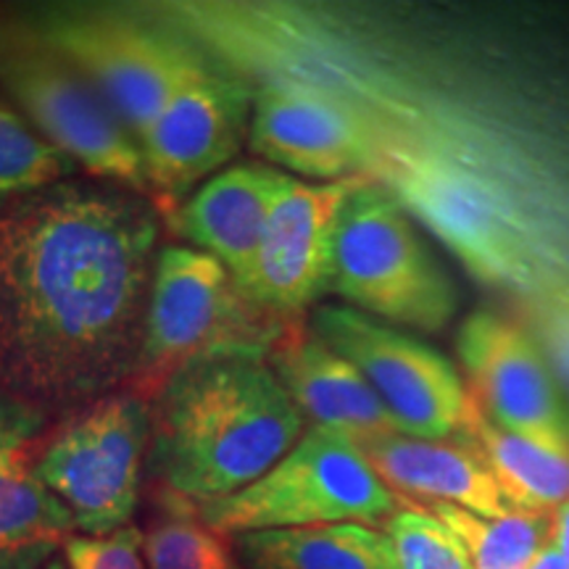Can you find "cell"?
<instances>
[{"mask_svg": "<svg viewBox=\"0 0 569 569\" xmlns=\"http://www.w3.org/2000/svg\"><path fill=\"white\" fill-rule=\"evenodd\" d=\"M161 209L67 180L0 211V393L77 411L138 372Z\"/></svg>", "mask_w": 569, "mask_h": 569, "instance_id": "6da1fadb", "label": "cell"}, {"mask_svg": "<svg viewBox=\"0 0 569 569\" xmlns=\"http://www.w3.org/2000/svg\"><path fill=\"white\" fill-rule=\"evenodd\" d=\"M306 427L261 356L193 361L151 398V469L169 493L217 501L264 478Z\"/></svg>", "mask_w": 569, "mask_h": 569, "instance_id": "7a4b0ae2", "label": "cell"}, {"mask_svg": "<svg viewBox=\"0 0 569 569\" xmlns=\"http://www.w3.org/2000/svg\"><path fill=\"white\" fill-rule=\"evenodd\" d=\"M48 46L96 88L132 138H146L174 90L209 63V53L138 3L19 6Z\"/></svg>", "mask_w": 569, "mask_h": 569, "instance_id": "3957f363", "label": "cell"}, {"mask_svg": "<svg viewBox=\"0 0 569 569\" xmlns=\"http://www.w3.org/2000/svg\"><path fill=\"white\" fill-rule=\"evenodd\" d=\"M298 319L251 301L213 256L190 246H161L138 372L127 388L151 401L177 369L193 361L224 356L267 359Z\"/></svg>", "mask_w": 569, "mask_h": 569, "instance_id": "277c9868", "label": "cell"}, {"mask_svg": "<svg viewBox=\"0 0 569 569\" xmlns=\"http://www.w3.org/2000/svg\"><path fill=\"white\" fill-rule=\"evenodd\" d=\"M330 293L361 315L425 332L451 325L459 306L411 213L377 180L356 184L340 213Z\"/></svg>", "mask_w": 569, "mask_h": 569, "instance_id": "5b68a950", "label": "cell"}, {"mask_svg": "<svg viewBox=\"0 0 569 569\" xmlns=\"http://www.w3.org/2000/svg\"><path fill=\"white\" fill-rule=\"evenodd\" d=\"M407 503L377 478L353 438L309 425L264 478L234 496L196 503V509L211 530L234 538L340 522L386 528Z\"/></svg>", "mask_w": 569, "mask_h": 569, "instance_id": "8992f818", "label": "cell"}, {"mask_svg": "<svg viewBox=\"0 0 569 569\" xmlns=\"http://www.w3.org/2000/svg\"><path fill=\"white\" fill-rule=\"evenodd\" d=\"M0 88L19 106L21 117L67 153L77 169L148 196L138 140L17 9L0 11Z\"/></svg>", "mask_w": 569, "mask_h": 569, "instance_id": "52a82bcc", "label": "cell"}, {"mask_svg": "<svg viewBox=\"0 0 569 569\" xmlns=\"http://www.w3.org/2000/svg\"><path fill=\"white\" fill-rule=\"evenodd\" d=\"M151 448V401L122 388L71 411L40 443L38 475L82 536L132 522Z\"/></svg>", "mask_w": 569, "mask_h": 569, "instance_id": "ba28073f", "label": "cell"}, {"mask_svg": "<svg viewBox=\"0 0 569 569\" xmlns=\"http://www.w3.org/2000/svg\"><path fill=\"white\" fill-rule=\"evenodd\" d=\"M375 180L386 184L411 219L438 234L482 282L525 288L532 280V256L522 222L467 167L388 138Z\"/></svg>", "mask_w": 569, "mask_h": 569, "instance_id": "9c48e42d", "label": "cell"}, {"mask_svg": "<svg viewBox=\"0 0 569 569\" xmlns=\"http://www.w3.org/2000/svg\"><path fill=\"white\" fill-rule=\"evenodd\" d=\"M309 325L365 375L401 436L422 440L459 436L467 386L443 353L343 303L317 306Z\"/></svg>", "mask_w": 569, "mask_h": 569, "instance_id": "30bf717a", "label": "cell"}, {"mask_svg": "<svg viewBox=\"0 0 569 569\" xmlns=\"http://www.w3.org/2000/svg\"><path fill=\"white\" fill-rule=\"evenodd\" d=\"M251 109L253 90L211 56L174 90L140 140L148 196L161 213L230 167L248 140Z\"/></svg>", "mask_w": 569, "mask_h": 569, "instance_id": "8fae6325", "label": "cell"}, {"mask_svg": "<svg viewBox=\"0 0 569 569\" xmlns=\"http://www.w3.org/2000/svg\"><path fill=\"white\" fill-rule=\"evenodd\" d=\"M386 140L375 119L317 90L290 82L253 88L248 146L290 177L309 182L375 180Z\"/></svg>", "mask_w": 569, "mask_h": 569, "instance_id": "7c38bea8", "label": "cell"}, {"mask_svg": "<svg viewBox=\"0 0 569 569\" xmlns=\"http://www.w3.org/2000/svg\"><path fill=\"white\" fill-rule=\"evenodd\" d=\"M465 386L496 425L546 448L569 451V415L543 348L525 327L475 311L457 336Z\"/></svg>", "mask_w": 569, "mask_h": 569, "instance_id": "4fadbf2b", "label": "cell"}, {"mask_svg": "<svg viewBox=\"0 0 569 569\" xmlns=\"http://www.w3.org/2000/svg\"><path fill=\"white\" fill-rule=\"evenodd\" d=\"M359 182H309L288 177L269 211L259 251L240 290L284 317H303L306 309L330 293L340 213Z\"/></svg>", "mask_w": 569, "mask_h": 569, "instance_id": "5bb4252c", "label": "cell"}, {"mask_svg": "<svg viewBox=\"0 0 569 569\" xmlns=\"http://www.w3.org/2000/svg\"><path fill=\"white\" fill-rule=\"evenodd\" d=\"M40 430V411L0 393V569H32L77 530L38 475Z\"/></svg>", "mask_w": 569, "mask_h": 569, "instance_id": "9a60e30c", "label": "cell"}, {"mask_svg": "<svg viewBox=\"0 0 569 569\" xmlns=\"http://www.w3.org/2000/svg\"><path fill=\"white\" fill-rule=\"evenodd\" d=\"M288 177L264 161L230 163L182 203L163 211V224L190 248L213 256L240 284Z\"/></svg>", "mask_w": 569, "mask_h": 569, "instance_id": "2e32d148", "label": "cell"}, {"mask_svg": "<svg viewBox=\"0 0 569 569\" xmlns=\"http://www.w3.org/2000/svg\"><path fill=\"white\" fill-rule=\"evenodd\" d=\"M306 422L353 440L398 432L365 375L311 330L306 317L290 325L267 356Z\"/></svg>", "mask_w": 569, "mask_h": 569, "instance_id": "e0dca14e", "label": "cell"}, {"mask_svg": "<svg viewBox=\"0 0 569 569\" xmlns=\"http://www.w3.org/2000/svg\"><path fill=\"white\" fill-rule=\"evenodd\" d=\"M369 465L403 501L451 503L482 517L509 515L493 475L465 438L422 440L401 432L356 440Z\"/></svg>", "mask_w": 569, "mask_h": 569, "instance_id": "ac0fdd59", "label": "cell"}, {"mask_svg": "<svg viewBox=\"0 0 569 569\" xmlns=\"http://www.w3.org/2000/svg\"><path fill=\"white\" fill-rule=\"evenodd\" d=\"M459 438L478 451L509 509L553 511L569 498V451L546 448L496 425L469 390Z\"/></svg>", "mask_w": 569, "mask_h": 569, "instance_id": "d6986e66", "label": "cell"}, {"mask_svg": "<svg viewBox=\"0 0 569 569\" xmlns=\"http://www.w3.org/2000/svg\"><path fill=\"white\" fill-rule=\"evenodd\" d=\"M232 549L246 569H398L386 532L359 522L243 532Z\"/></svg>", "mask_w": 569, "mask_h": 569, "instance_id": "ffe728a7", "label": "cell"}, {"mask_svg": "<svg viewBox=\"0 0 569 569\" xmlns=\"http://www.w3.org/2000/svg\"><path fill=\"white\" fill-rule=\"evenodd\" d=\"M438 517L469 551L475 569H528L551 540V511H517L482 517L451 503L422 507Z\"/></svg>", "mask_w": 569, "mask_h": 569, "instance_id": "44dd1931", "label": "cell"}, {"mask_svg": "<svg viewBox=\"0 0 569 569\" xmlns=\"http://www.w3.org/2000/svg\"><path fill=\"white\" fill-rule=\"evenodd\" d=\"M161 509L142 532L148 569H246L232 543L211 530L188 498L161 493Z\"/></svg>", "mask_w": 569, "mask_h": 569, "instance_id": "7402d4cb", "label": "cell"}, {"mask_svg": "<svg viewBox=\"0 0 569 569\" xmlns=\"http://www.w3.org/2000/svg\"><path fill=\"white\" fill-rule=\"evenodd\" d=\"M77 172L80 169L67 153L42 138L19 111L0 101V203L42 193Z\"/></svg>", "mask_w": 569, "mask_h": 569, "instance_id": "603a6c76", "label": "cell"}, {"mask_svg": "<svg viewBox=\"0 0 569 569\" xmlns=\"http://www.w3.org/2000/svg\"><path fill=\"white\" fill-rule=\"evenodd\" d=\"M382 532L393 546L398 569H475L465 543L419 503H407Z\"/></svg>", "mask_w": 569, "mask_h": 569, "instance_id": "cb8c5ba5", "label": "cell"}, {"mask_svg": "<svg viewBox=\"0 0 569 569\" xmlns=\"http://www.w3.org/2000/svg\"><path fill=\"white\" fill-rule=\"evenodd\" d=\"M61 551L67 569H148L142 532L134 525L109 536H71Z\"/></svg>", "mask_w": 569, "mask_h": 569, "instance_id": "d4e9b609", "label": "cell"}, {"mask_svg": "<svg viewBox=\"0 0 569 569\" xmlns=\"http://www.w3.org/2000/svg\"><path fill=\"white\" fill-rule=\"evenodd\" d=\"M551 346L561 372L569 380V311L551 319Z\"/></svg>", "mask_w": 569, "mask_h": 569, "instance_id": "484cf974", "label": "cell"}, {"mask_svg": "<svg viewBox=\"0 0 569 569\" xmlns=\"http://www.w3.org/2000/svg\"><path fill=\"white\" fill-rule=\"evenodd\" d=\"M551 543L569 561V498L551 511Z\"/></svg>", "mask_w": 569, "mask_h": 569, "instance_id": "4316f807", "label": "cell"}, {"mask_svg": "<svg viewBox=\"0 0 569 569\" xmlns=\"http://www.w3.org/2000/svg\"><path fill=\"white\" fill-rule=\"evenodd\" d=\"M528 569H569V561L561 557V551L549 540V543L536 553V559L530 561Z\"/></svg>", "mask_w": 569, "mask_h": 569, "instance_id": "83f0119b", "label": "cell"}]
</instances>
